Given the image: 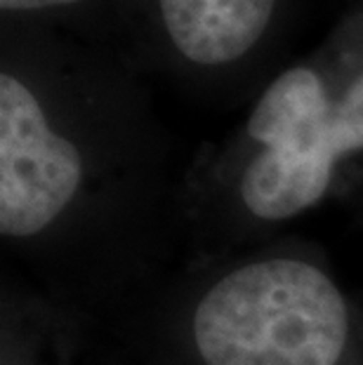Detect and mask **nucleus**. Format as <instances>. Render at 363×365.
I'll use <instances>...</instances> for the list:
<instances>
[{"label": "nucleus", "mask_w": 363, "mask_h": 365, "mask_svg": "<svg viewBox=\"0 0 363 365\" xmlns=\"http://www.w3.org/2000/svg\"><path fill=\"white\" fill-rule=\"evenodd\" d=\"M349 339V307L314 264L272 257L222 276L194 314L205 365H337Z\"/></svg>", "instance_id": "1"}, {"label": "nucleus", "mask_w": 363, "mask_h": 365, "mask_svg": "<svg viewBox=\"0 0 363 365\" xmlns=\"http://www.w3.org/2000/svg\"><path fill=\"white\" fill-rule=\"evenodd\" d=\"M248 132L265 144L245 168L241 198L267 222L302 215L326 196L342 153L363 149V118L349 97L337 104L312 68L281 73L250 115Z\"/></svg>", "instance_id": "2"}, {"label": "nucleus", "mask_w": 363, "mask_h": 365, "mask_svg": "<svg viewBox=\"0 0 363 365\" xmlns=\"http://www.w3.org/2000/svg\"><path fill=\"white\" fill-rule=\"evenodd\" d=\"M81 180L78 149L52 132L24 83L0 76V234L38 236L71 205Z\"/></svg>", "instance_id": "3"}, {"label": "nucleus", "mask_w": 363, "mask_h": 365, "mask_svg": "<svg viewBox=\"0 0 363 365\" xmlns=\"http://www.w3.org/2000/svg\"><path fill=\"white\" fill-rule=\"evenodd\" d=\"M274 0H160V12L184 57L227 64L243 57L265 34Z\"/></svg>", "instance_id": "4"}, {"label": "nucleus", "mask_w": 363, "mask_h": 365, "mask_svg": "<svg viewBox=\"0 0 363 365\" xmlns=\"http://www.w3.org/2000/svg\"><path fill=\"white\" fill-rule=\"evenodd\" d=\"M78 0H0L3 10H38V7H50V5H71Z\"/></svg>", "instance_id": "5"}]
</instances>
